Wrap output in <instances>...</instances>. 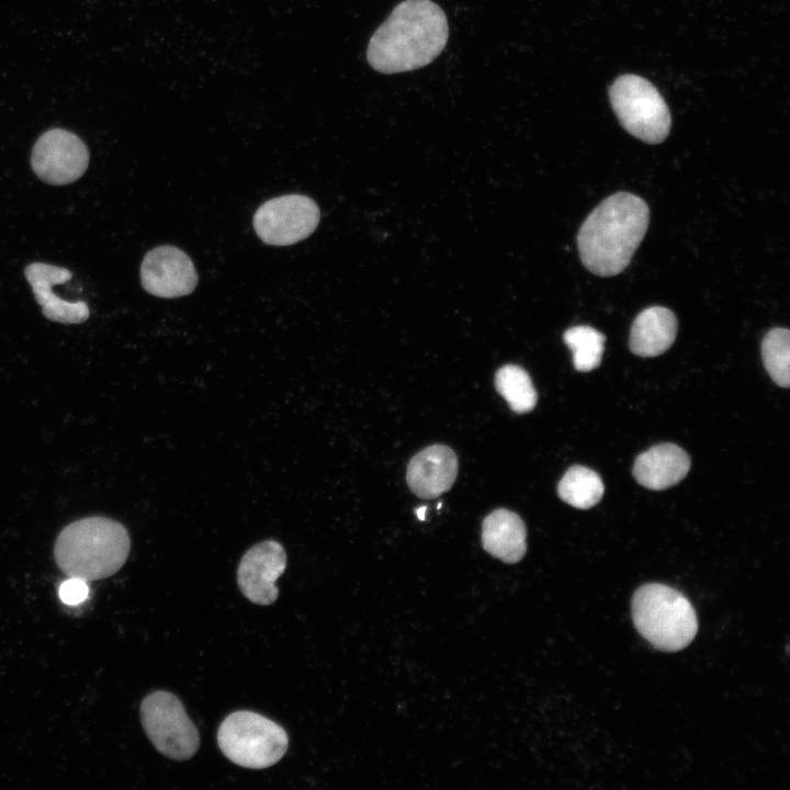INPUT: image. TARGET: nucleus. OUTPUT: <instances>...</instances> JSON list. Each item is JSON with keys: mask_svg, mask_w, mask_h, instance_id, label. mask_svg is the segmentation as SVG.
<instances>
[{"mask_svg": "<svg viewBox=\"0 0 790 790\" xmlns=\"http://www.w3.org/2000/svg\"><path fill=\"white\" fill-rule=\"evenodd\" d=\"M448 21L431 0L397 4L371 37L369 64L383 74L414 70L430 64L448 41Z\"/></svg>", "mask_w": 790, "mask_h": 790, "instance_id": "nucleus-1", "label": "nucleus"}, {"mask_svg": "<svg viewBox=\"0 0 790 790\" xmlns=\"http://www.w3.org/2000/svg\"><path fill=\"white\" fill-rule=\"evenodd\" d=\"M650 210L641 198L618 192L605 199L582 224L577 245L587 270L599 276L621 273L643 240Z\"/></svg>", "mask_w": 790, "mask_h": 790, "instance_id": "nucleus-2", "label": "nucleus"}, {"mask_svg": "<svg viewBox=\"0 0 790 790\" xmlns=\"http://www.w3.org/2000/svg\"><path fill=\"white\" fill-rule=\"evenodd\" d=\"M131 549L127 530L104 517H89L65 527L59 533L54 556L68 576L95 580L115 574Z\"/></svg>", "mask_w": 790, "mask_h": 790, "instance_id": "nucleus-3", "label": "nucleus"}, {"mask_svg": "<svg viewBox=\"0 0 790 790\" xmlns=\"http://www.w3.org/2000/svg\"><path fill=\"white\" fill-rule=\"evenodd\" d=\"M632 619L639 633L654 647L675 652L696 636L698 620L690 601L678 590L657 583L637 588Z\"/></svg>", "mask_w": 790, "mask_h": 790, "instance_id": "nucleus-4", "label": "nucleus"}, {"mask_svg": "<svg viewBox=\"0 0 790 790\" xmlns=\"http://www.w3.org/2000/svg\"><path fill=\"white\" fill-rule=\"evenodd\" d=\"M217 743L222 753L238 766L262 769L286 753L289 737L282 726L252 712L235 711L221 723Z\"/></svg>", "mask_w": 790, "mask_h": 790, "instance_id": "nucleus-5", "label": "nucleus"}, {"mask_svg": "<svg viewBox=\"0 0 790 790\" xmlns=\"http://www.w3.org/2000/svg\"><path fill=\"white\" fill-rule=\"evenodd\" d=\"M611 106L621 125L634 137L662 143L669 134L672 119L658 90L645 78L622 75L609 88Z\"/></svg>", "mask_w": 790, "mask_h": 790, "instance_id": "nucleus-6", "label": "nucleus"}, {"mask_svg": "<svg viewBox=\"0 0 790 790\" xmlns=\"http://www.w3.org/2000/svg\"><path fill=\"white\" fill-rule=\"evenodd\" d=\"M140 720L149 741L168 758L187 760L199 749L198 729L173 693L158 690L147 695L140 703Z\"/></svg>", "mask_w": 790, "mask_h": 790, "instance_id": "nucleus-7", "label": "nucleus"}, {"mask_svg": "<svg viewBox=\"0 0 790 790\" xmlns=\"http://www.w3.org/2000/svg\"><path fill=\"white\" fill-rule=\"evenodd\" d=\"M319 217L314 200L286 194L264 202L253 215V227L263 242L287 246L308 237L316 229Z\"/></svg>", "mask_w": 790, "mask_h": 790, "instance_id": "nucleus-8", "label": "nucleus"}, {"mask_svg": "<svg viewBox=\"0 0 790 790\" xmlns=\"http://www.w3.org/2000/svg\"><path fill=\"white\" fill-rule=\"evenodd\" d=\"M89 151L84 143L74 133L53 128L36 140L31 166L44 182L64 185L78 180L87 170Z\"/></svg>", "mask_w": 790, "mask_h": 790, "instance_id": "nucleus-9", "label": "nucleus"}, {"mask_svg": "<svg viewBox=\"0 0 790 790\" xmlns=\"http://www.w3.org/2000/svg\"><path fill=\"white\" fill-rule=\"evenodd\" d=\"M140 282L149 294L172 298L192 293L198 284V273L184 251L165 245L145 255L140 266Z\"/></svg>", "mask_w": 790, "mask_h": 790, "instance_id": "nucleus-10", "label": "nucleus"}, {"mask_svg": "<svg viewBox=\"0 0 790 790\" xmlns=\"http://www.w3.org/2000/svg\"><path fill=\"white\" fill-rule=\"evenodd\" d=\"M286 567L284 548L274 540H264L251 546L241 557L237 583L242 595L253 603L268 606L279 595L276 579Z\"/></svg>", "mask_w": 790, "mask_h": 790, "instance_id": "nucleus-11", "label": "nucleus"}, {"mask_svg": "<svg viewBox=\"0 0 790 790\" xmlns=\"http://www.w3.org/2000/svg\"><path fill=\"white\" fill-rule=\"evenodd\" d=\"M36 302L42 306L43 315L52 320L61 324H80L90 315L87 303L68 302L53 292L54 285L69 281L72 273L60 267L33 262L24 270Z\"/></svg>", "mask_w": 790, "mask_h": 790, "instance_id": "nucleus-12", "label": "nucleus"}, {"mask_svg": "<svg viewBox=\"0 0 790 790\" xmlns=\"http://www.w3.org/2000/svg\"><path fill=\"white\" fill-rule=\"evenodd\" d=\"M456 474L458 459L454 451L443 444H433L411 458L406 481L415 495L432 499L451 488Z\"/></svg>", "mask_w": 790, "mask_h": 790, "instance_id": "nucleus-13", "label": "nucleus"}, {"mask_svg": "<svg viewBox=\"0 0 790 790\" xmlns=\"http://www.w3.org/2000/svg\"><path fill=\"white\" fill-rule=\"evenodd\" d=\"M690 464L689 455L680 447L662 443L636 458L633 475L642 486L652 490H663L686 477Z\"/></svg>", "mask_w": 790, "mask_h": 790, "instance_id": "nucleus-14", "label": "nucleus"}, {"mask_svg": "<svg viewBox=\"0 0 790 790\" xmlns=\"http://www.w3.org/2000/svg\"><path fill=\"white\" fill-rule=\"evenodd\" d=\"M527 530L515 512L499 508L482 523V544L486 552L505 563L519 562L527 551Z\"/></svg>", "mask_w": 790, "mask_h": 790, "instance_id": "nucleus-15", "label": "nucleus"}, {"mask_svg": "<svg viewBox=\"0 0 790 790\" xmlns=\"http://www.w3.org/2000/svg\"><path fill=\"white\" fill-rule=\"evenodd\" d=\"M676 335L675 314L663 306H651L642 311L631 326L630 350L639 357H656L670 348Z\"/></svg>", "mask_w": 790, "mask_h": 790, "instance_id": "nucleus-16", "label": "nucleus"}, {"mask_svg": "<svg viewBox=\"0 0 790 790\" xmlns=\"http://www.w3.org/2000/svg\"><path fill=\"white\" fill-rule=\"evenodd\" d=\"M603 492L600 476L582 465L571 466L557 486L560 498L578 509H588L598 504Z\"/></svg>", "mask_w": 790, "mask_h": 790, "instance_id": "nucleus-17", "label": "nucleus"}, {"mask_svg": "<svg viewBox=\"0 0 790 790\" xmlns=\"http://www.w3.org/2000/svg\"><path fill=\"white\" fill-rule=\"evenodd\" d=\"M495 386L515 413H528L537 404L535 388L529 374L521 366L515 364L501 366L495 374Z\"/></svg>", "mask_w": 790, "mask_h": 790, "instance_id": "nucleus-18", "label": "nucleus"}, {"mask_svg": "<svg viewBox=\"0 0 790 790\" xmlns=\"http://www.w3.org/2000/svg\"><path fill=\"white\" fill-rule=\"evenodd\" d=\"M563 340L573 352L574 368L588 372L599 366L605 350V336L590 326L568 328Z\"/></svg>", "mask_w": 790, "mask_h": 790, "instance_id": "nucleus-19", "label": "nucleus"}, {"mask_svg": "<svg viewBox=\"0 0 790 790\" xmlns=\"http://www.w3.org/2000/svg\"><path fill=\"white\" fill-rule=\"evenodd\" d=\"M764 365L776 384H790V331L787 328L770 329L761 342Z\"/></svg>", "mask_w": 790, "mask_h": 790, "instance_id": "nucleus-20", "label": "nucleus"}, {"mask_svg": "<svg viewBox=\"0 0 790 790\" xmlns=\"http://www.w3.org/2000/svg\"><path fill=\"white\" fill-rule=\"evenodd\" d=\"M58 594L64 603L75 606L88 598L89 586L84 579L69 577L60 585Z\"/></svg>", "mask_w": 790, "mask_h": 790, "instance_id": "nucleus-21", "label": "nucleus"}, {"mask_svg": "<svg viewBox=\"0 0 790 790\" xmlns=\"http://www.w3.org/2000/svg\"><path fill=\"white\" fill-rule=\"evenodd\" d=\"M426 506H422L416 510L417 517L420 520H425Z\"/></svg>", "mask_w": 790, "mask_h": 790, "instance_id": "nucleus-22", "label": "nucleus"}]
</instances>
